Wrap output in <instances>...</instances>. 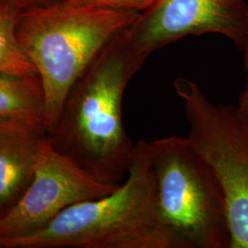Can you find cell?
<instances>
[{
	"instance_id": "1",
	"label": "cell",
	"mask_w": 248,
	"mask_h": 248,
	"mask_svg": "<svg viewBox=\"0 0 248 248\" xmlns=\"http://www.w3.org/2000/svg\"><path fill=\"white\" fill-rule=\"evenodd\" d=\"M147 57L128 27L119 31L75 82L54 132L47 136L53 149L99 182L121 184L127 176L135 143L124 128L123 101Z\"/></svg>"
},
{
	"instance_id": "2",
	"label": "cell",
	"mask_w": 248,
	"mask_h": 248,
	"mask_svg": "<svg viewBox=\"0 0 248 248\" xmlns=\"http://www.w3.org/2000/svg\"><path fill=\"white\" fill-rule=\"evenodd\" d=\"M126 180L108 195L73 204L45 228L0 248H181L160 217L149 142L140 140Z\"/></svg>"
},
{
	"instance_id": "4",
	"label": "cell",
	"mask_w": 248,
	"mask_h": 248,
	"mask_svg": "<svg viewBox=\"0 0 248 248\" xmlns=\"http://www.w3.org/2000/svg\"><path fill=\"white\" fill-rule=\"evenodd\" d=\"M160 217L181 248H230L222 186L187 137L149 142Z\"/></svg>"
},
{
	"instance_id": "3",
	"label": "cell",
	"mask_w": 248,
	"mask_h": 248,
	"mask_svg": "<svg viewBox=\"0 0 248 248\" xmlns=\"http://www.w3.org/2000/svg\"><path fill=\"white\" fill-rule=\"evenodd\" d=\"M139 13L57 0L19 10L16 33L45 94L47 136L54 132L75 82L99 50Z\"/></svg>"
},
{
	"instance_id": "12",
	"label": "cell",
	"mask_w": 248,
	"mask_h": 248,
	"mask_svg": "<svg viewBox=\"0 0 248 248\" xmlns=\"http://www.w3.org/2000/svg\"><path fill=\"white\" fill-rule=\"evenodd\" d=\"M57 0H4L9 6L12 8L19 10L32 8L35 6H40V5H45L48 3H52Z\"/></svg>"
},
{
	"instance_id": "13",
	"label": "cell",
	"mask_w": 248,
	"mask_h": 248,
	"mask_svg": "<svg viewBox=\"0 0 248 248\" xmlns=\"http://www.w3.org/2000/svg\"><path fill=\"white\" fill-rule=\"evenodd\" d=\"M247 72H248V77L246 79L244 89L240 94L238 104L236 106L239 110L240 114L244 118V120L248 125V70Z\"/></svg>"
},
{
	"instance_id": "7",
	"label": "cell",
	"mask_w": 248,
	"mask_h": 248,
	"mask_svg": "<svg viewBox=\"0 0 248 248\" xmlns=\"http://www.w3.org/2000/svg\"><path fill=\"white\" fill-rule=\"evenodd\" d=\"M134 45L148 56L190 35L219 34L241 51L248 44V0H158L128 27Z\"/></svg>"
},
{
	"instance_id": "6",
	"label": "cell",
	"mask_w": 248,
	"mask_h": 248,
	"mask_svg": "<svg viewBox=\"0 0 248 248\" xmlns=\"http://www.w3.org/2000/svg\"><path fill=\"white\" fill-rule=\"evenodd\" d=\"M121 184L89 177L53 149L46 136L32 182L18 203L0 218V238H18L42 230L67 207L104 197Z\"/></svg>"
},
{
	"instance_id": "11",
	"label": "cell",
	"mask_w": 248,
	"mask_h": 248,
	"mask_svg": "<svg viewBox=\"0 0 248 248\" xmlns=\"http://www.w3.org/2000/svg\"><path fill=\"white\" fill-rule=\"evenodd\" d=\"M79 4L94 5L109 9H121L141 13L151 8L158 0H70Z\"/></svg>"
},
{
	"instance_id": "5",
	"label": "cell",
	"mask_w": 248,
	"mask_h": 248,
	"mask_svg": "<svg viewBox=\"0 0 248 248\" xmlns=\"http://www.w3.org/2000/svg\"><path fill=\"white\" fill-rule=\"evenodd\" d=\"M181 100L187 138L212 167L222 186L230 248H248V125L236 105L213 103L193 80L174 82Z\"/></svg>"
},
{
	"instance_id": "9",
	"label": "cell",
	"mask_w": 248,
	"mask_h": 248,
	"mask_svg": "<svg viewBox=\"0 0 248 248\" xmlns=\"http://www.w3.org/2000/svg\"><path fill=\"white\" fill-rule=\"evenodd\" d=\"M45 90L39 76L0 75V119H22L45 127Z\"/></svg>"
},
{
	"instance_id": "14",
	"label": "cell",
	"mask_w": 248,
	"mask_h": 248,
	"mask_svg": "<svg viewBox=\"0 0 248 248\" xmlns=\"http://www.w3.org/2000/svg\"><path fill=\"white\" fill-rule=\"evenodd\" d=\"M3 3H4V0H0V6H1Z\"/></svg>"
},
{
	"instance_id": "10",
	"label": "cell",
	"mask_w": 248,
	"mask_h": 248,
	"mask_svg": "<svg viewBox=\"0 0 248 248\" xmlns=\"http://www.w3.org/2000/svg\"><path fill=\"white\" fill-rule=\"evenodd\" d=\"M17 14L18 10L6 2L0 6V75L35 77V66L17 37Z\"/></svg>"
},
{
	"instance_id": "8",
	"label": "cell",
	"mask_w": 248,
	"mask_h": 248,
	"mask_svg": "<svg viewBox=\"0 0 248 248\" xmlns=\"http://www.w3.org/2000/svg\"><path fill=\"white\" fill-rule=\"evenodd\" d=\"M46 136L44 124L0 119V218L18 203L32 182Z\"/></svg>"
}]
</instances>
